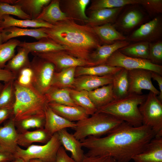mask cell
Segmentation results:
<instances>
[{"instance_id":"cell-1","label":"cell","mask_w":162,"mask_h":162,"mask_svg":"<svg viewBox=\"0 0 162 162\" xmlns=\"http://www.w3.org/2000/svg\"><path fill=\"white\" fill-rule=\"evenodd\" d=\"M154 137L148 126L135 127L123 122L105 136H90L80 141L82 147L88 150L86 156H108L119 162H129Z\"/></svg>"},{"instance_id":"cell-2","label":"cell","mask_w":162,"mask_h":162,"mask_svg":"<svg viewBox=\"0 0 162 162\" xmlns=\"http://www.w3.org/2000/svg\"><path fill=\"white\" fill-rule=\"evenodd\" d=\"M52 24L51 28H42L44 32L74 57L90 62V54L101 45L91 26L78 24L70 18Z\"/></svg>"},{"instance_id":"cell-3","label":"cell","mask_w":162,"mask_h":162,"mask_svg":"<svg viewBox=\"0 0 162 162\" xmlns=\"http://www.w3.org/2000/svg\"><path fill=\"white\" fill-rule=\"evenodd\" d=\"M15 100L12 117L18 121L34 116H45L48 103L45 94L38 90L32 84L22 86L15 80Z\"/></svg>"},{"instance_id":"cell-4","label":"cell","mask_w":162,"mask_h":162,"mask_svg":"<svg viewBox=\"0 0 162 162\" xmlns=\"http://www.w3.org/2000/svg\"><path fill=\"white\" fill-rule=\"evenodd\" d=\"M147 96L128 94L98 109L96 112L108 114L134 127H139L143 124L139 106Z\"/></svg>"},{"instance_id":"cell-5","label":"cell","mask_w":162,"mask_h":162,"mask_svg":"<svg viewBox=\"0 0 162 162\" xmlns=\"http://www.w3.org/2000/svg\"><path fill=\"white\" fill-rule=\"evenodd\" d=\"M123 122L108 114L96 112L90 117L77 122L73 134L80 141L90 136L100 137L108 134Z\"/></svg>"},{"instance_id":"cell-6","label":"cell","mask_w":162,"mask_h":162,"mask_svg":"<svg viewBox=\"0 0 162 162\" xmlns=\"http://www.w3.org/2000/svg\"><path fill=\"white\" fill-rule=\"evenodd\" d=\"M62 146L57 133L52 135L50 140L43 145L32 144L26 149L17 146L14 155L28 162L37 159L45 162H56L57 152Z\"/></svg>"},{"instance_id":"cell-7","label":"cell","mask_w":162,"mask_h":162,"mask_svg":"<svg viewBox=\"0 0 162 162\" xmlns=\"http://www.w3.org/2000/svg\"><path fill=\"white\" fill-rule=\"evenodd\" d=\"M139 109L142 124L150 128L155 137H162V102L157 95L149 91Z\"/></svg>"},{"instance_id":"cell-8","label":"cell","mask_w":162,"mask_h":162,"mask_svg":"<svg viewBox=\"0 0 162 162\" xmlns=\"http://www.w3.org/2000/svg\"><path fill=\"white\" fill-rule=\"evenodd\" d=\"M33 73L32 83L40 92L45 94L51 87L55 72L54 65L51 63L37 56L30 62Z\"/></svg>"},{"instance_id":"cell-9","label":"cell","mask_w":162,"mask_h":162,"mask_svg":"<svg viewBox=\"0 0 162 162\" xmlns=\"http://www.w3.org/2000/svg\"><path fill=\"white\" fill-rule=\"evenodd\" d=\"M104 64L119 67L130 70L138 69H145L157 73L162 76V66L152 63L147 59L137 58L126 56L118 50L115 51Z\"/></svg>"},{"instance_id":"cell-10","label":"cell","mask_w":162,"mask_h":162,"mask_svg":"<svg viewBox=\"0 0 162 162\" xmlns=\"http://www.w3.org/2000/svg\"><path fill=\"white\" fill-rule=\"evenodd\" d=\"M162 36V18L159 15L140 26L127 37L126 40L151 43L160 40Z\"/></svg>"},{"instance_id":"cell-11","label":"cell","mask_w":162,"mask_h":162,"mask_svg":"<svg viewBox=\"0 0 162 162\" xmlns=\"http://www.w3.org/2000/svg\"><path fill=\"white\" fill-rule=\"evenodd\" d=\"M32 54L52 63L56 72L71 67L94 66L90 62L74 57L64 50Z\"/></svg>"},{"instance_id":"cell-12","label":"cell","mask_w":162,"mask_h":162,"mask_svg":"<svg viewBox=\"0 0 162 162\" xmlns=\"http://www.w3.org/2000/svg\"><path fill=\"white\" fill-rule=\"evenodd\" d=\"M152 72L143 69L128 70V94L141 95L142 94V90L145 89L159 95V91L154 86L151 80Z\"/></svg>"},{"instance_id":"cell-13","label":"cell","mask_w":162,"mask_h":162,"mask_svg":"<svg viewBox=\"0 0 162 162\" xmlns=\"http://www.w3.org/2000/svg\"><path fill=\"white\" fill-rule=\"evenodd\" d=\"M138 4L130 5L122 11L113 25L124 32H128L141 24L145 20L146 16Z\"/></svg>"},{"instance_id":"cell-14","label":"cell","mask_w":162,"mask_h":162,"mask_svg":"<svg viewBox=\"0 0 162 162\" xmlns=\"http://www.w3.org/2000/svg\"><path fill=\"white\" fill-rule=\"evenodd\" d=\"M113 75L102 76L82 75L77 76L75 77L71 88L89 92L112 83Z\"/></svg>"},{"instance_id":"cell-15","label":"cell","mask_w":162,"mask_h":162,"mask_svg":"<svg viewBox=\"0 0 162 162\" xmlns=\"http://www.w3.org/2000/svg\"><path fill=\"white\" fill-rule=\"evenodd\" d=\"M124 7L91 11L88 19L85 22L86 25L93 27L114 23Z\"/></svg>"},{"instance_id":"cell-16","label":"cell","mask_w":162,"mask_h":162,"mask_svg":"<svg viewBox=\"0 0 162 162\" xmlns=\"http://www.w3.org/2000/svg\"><path fill=\"white\" fill-rule=\"evenodd\" d=\"M45 122L44 128L51 136L59 131L67 128L74 129L76 123L68 121L55 112L49 106L45 111Z\"/></svg>"},{"instance_id":"cell-17","label":"cell","mask_w":162,"mask_h":162,"mask_svg":"<svg viewBox=\"0 0 162 162\" xmlns=\"http://www.w3.org/2000/svg\"><path fill=\"white\" fill-rule=\"evenodd\" d=\"M132 160L135 162H162V137H154Z\"/></svg>"},{"instance_id":"cell-18","label":"cell","mask_w":162,"mask_h":162,"mask_svg":"<svg viewBox=\"0 0 162 162\" xmlns=\"http://www.w3.org/2000/svg\"><path fill=\"white\" fill-rule=\"evenodd\" d=\"M62 146L69 152L71 157L76 162H81L85 155L80 141L67 130L62 129L57 132Z\"/></svg>"},{"instance_id":"cell-19","label":"cell","mask_w":162,"mask_h":162,"mask_svg":"<svg viewBox=\"0 0 162 162\" xmlns=\"http://www.w3.org/2000/svg\"><path fill=\"white\" fill-rule=\"evenodd\" d=\"M130 44L127 40H124L117 41L110 44L101 45L90 54L89 61L94 66L104 64L114 52Z\"/></svg>"},{"instance_id":"cell-20","label":"cell","mask_w":162,"mask_h":162,"mask_svg":"<svg viewBox=\"0 0 162 162\" xmlns=\"http://www.w3.org/2000/svg\"><path fill=\"white\" fill-rule=\"evenodd\" d=\"M18 133L12 117L4 122L2 126H0V144L8 152L13 154L17 146Z\"/></svg>"},{"instance_id":"cell-21","label":"cell","mask_w":162,"mask_h":162,"mask_svg":"<svg viewBox=\"0 0 162 162\" xmlns=\"http://www.w3.org/2000/svg\"><path fill=\"white\" fill-rule=\"evenodd\" d=\"M1 36L2 43L14 38L21 36H28L38 40L44 38H48L42 28L28 29L14 26L1 29Z\"/></svg>"},{"instance_id":"cell-22","label":"cell","mask_w":162,"mask_h":162,"mask_svg":"<svg viewBox=\"0 0 162 162\" xmlns=\"http://www.w3.org/2000/svg\"><path fill=\"white\" fill-rule=\"evenodd\" d=\"M48 105L56 113L70 122L78 121L89 116L80 106H72L54 103Z\"/></svg>"},{"instance_id":"cell-23","label":"cell","mask_w":162,"mask_h":162,"mask_svg":"<svg viewBox=\"0 0 162 162\" xmlns=\"http://www.w3.org/2000/svg\"><path fill=\"white\" fill-rule=\"evenodd\" d=\"M92 27L101 43L110 44L117 41L126 40L127 37L116 29L113 24Z\"/></svg>"},{"instance_id":"cell-24","label":"cell","mask_w":162,"mask_h":162,"mask_svg":"<svg viewBox=\"0 0 162 162\" xmlns=\"http://www.w3.org/2000/svg\"><path fill=\"white\" fill-rule=\"evenodd\" d=\"M11 5L20 6L22 10L32 20H36L50 0H2Z\"/></svg>"},{"instance_id":"cell-25","label":"cell","mask_w":162,"mask_h":162,"mask_svg":"<svg viewBox=\"0 0 162 162\" xmlns=\"http://www.w3.org/2000/svg\"><path fill=\"white\" fill-rule=\"evenodd\" d=\"M18 46L26 49L32 54L65 51L63 46L48 38H44L32 42H20Z\"/></svg>"},{"instance_id":"cell-26","label":"cell","mask_w":162,"mask_h":162,"mask_svg":"<svg viewBox=\"0 0 162 162\" xmlns=\"http://www.w3.org/2000/svg\"><path fill=\"white\" fill-rule=\"evenodd\" d=\"M51 136L44 128L33 131L28 130L18 133L17 144L19 146L26 148L34 142L45 144Z\"/></svg>"},{"instance_id":"cell-27","label":"cell","mask_w":162,"mask_h":162,"mask_svg":"<svg viewBox=\"0 0 162 162\" xmlns=\"http://www.w3.org/2000/svg\"><path fill=\"white\" fill-rule=\"evenodd\" d=\"M90 0H68L64 1V12L70 19L83 21L88 19L85 12Z\"/></svg>"},{"instance_id":"cell-28","label":"cell","mask_w":162,"mask_h":162,"mask_svg":"<svg viewBox=\"0 0 162 162\" xmlns=\"http://www.w3.org/2000/svg\"><path fill=\"white\" fill-rule=\"evenodd\" d=\"M60 2L58 0H51L36 20L52 24L69 18L61 10Z\"/></svg>"},{"instance_id":"cell-29","label":"cell","mask_w":162,"mask_h":162,"mask_svg":"<svg viewBox=\"0 0 162 162\" xmlns=\"http://www.w3.org/2000/svg\"><path fill=\"white\" fill-rule=\"evenodd\" d=\"M89 97L97 109L116 99L112 83L88 92Z\"/></svg>"},{"instance_id":"cell-30","label":"cell","mask_w":162,"mask_h":162,"mask_svg":"<svg viewBox=\"0 0 162 162\" xmlns=\"http://www.w3.org/2000/svg\"><path fill=\"white\" fill-rule=\"evenodd\" d=\"M53 25L37 20H19L15 19L9 15H5L3 17L0 28L3 29L8 27L14 26L27 28H51Z\"/></svg>"},{"instance_id":"cell-31","label":"cell","mask_w":162,"mask_h":162,"mask_svg":"<svg viewBox=\"0 0 162 162\" xmlns=\"http://www.w3.org/2000/svg\"><path fill=\"white\" fill-rule=\"evenodd\" d=\"M18 47L17 53L7 63L4 68L12 73L16 77L22 69L30 66L29 51L24 47Z\"/></svg>"},{"instance_id":"cell-32","label":"cell","mask_w":162,"mask_h":162,"mask_svg":"<svg viewBox=\"0 0 162 162\" xmlns=\"http://www.w3.org/2000/svg\"><path fill=\"white\" fill-rule=\"evenodd\" d=\"M122 68L121 67H112L106 64L77 67L76 69L75 77L82 75L102 76L114 75Z\"/></svg>"},{"instance_id":"cell-33","label":"cell","mask_w":162,"mask_h":162,"mask_svg":"<svg viewBox=\"0 0 162 162\" xmlns=\"http://www.w3.org/2000/svg\"><path fill=\"white\" fill-rule=\"evenodd\" d=\"M76 67L66 68L54 73L51 87L60 88H71L75 79Z\"/></svg>"},{"instance_id":"cell-34","label":"cell","mask_w":162,"mask_h":162,"mask_svg":"<svg viewBox=\"0 0 162 162\" xmlns=\"http://www.w3.org/2000/svg\"><path fill=\"white\" fill-rule=\"evenodd\" d=\"M45 95L48 104L54 103L72 106H79L71 98L69 88L51 87Z\"/></svg>"},{"instance_id":"cell-35","label":"cell","mask_w":162,"mask_h":162,"mask_svg":"<svg viewBox=\"0 0 162 162\" xmlns=\"http://www.w3.org/2000/svg\"><path fill=\"white\" fill-rule=\"evenodd\" d=\"M112 84L116 99L128 95L129 88L128 70L122 68L114 75Z\"/></svg>"},{"instance_id":"cell-36","label":"cell","mask_w":162,"mask_h":162,"mask_svg":"<svg viewBox=\"0 0 162 162\" xmlns=\"http://www.w3.org/2000/svg\"><path fill=\"white\" fill-rule=\"evenodd\" d=\"M149 45L148 42H138L130 44L118 50L129 57L148 60Z\"/></svg>"},{"instance_id":"cell-37","label":"cell","mask_w":162,"mask_h":162,"mask_svg":"<svg viewBox=\"0 0 162 162\" xmlns=\"http://www.w3.org/2000/svg\"><path fill=\"white\" fill-rule=\"evenodd\" d=\"M71 98L79 106L83 109L89 115H92L97 111V109L90 99L88 92L69 88Z\"/></svg>"},{"instance_id":"cell-38","label":"cell","mask_w":162,"mask_h":162,"mask_svg":"<svg viewBox=\"0 0 162 162\" xmlns=\"http://www.w3.org/2000/svg\"><path fill=\"white\" fill-rule=\"evenodd\" d=\"M140 0H94L88 8L91 11L106 8L124 7L130 5L139 4Z\"/></svg>"},{"instance_id":"cell-39","label":"cell","mask_w":162,"mask_h":162,"mask_svg":"<svg viewBox=\"0 0 162 162\" xmlns=\"http://www.w3.org/2000/svg\"><path fill=\"white\" fill-rule=\"evenodd\" d=\"M45 116H34L18 121H15V125L18 133L31 129L44 128Z\"/></svg>"},{"instance_id":"cell-40","label":"cell","mask_w":162,"mask_h":162,"mask_svg":"<svg viewBox=\"0 0 162 162\" xmlns=\"http://www.w3.org/2000/svg\"><path fill=\"white\" fill-rule=\"evenodd\" d=\"M20 42L17 39H12L0 44V69H4L15 55V49Z\"/></svg>"},{"instance_id":"cell-41","label":"cell","mask_w":162,"mask_h":162,"mask_svg":"<svg viewBox=\"0 0 162 162\" xmlns=\"http://www.w3.org/2000/svg\"><path fill=\"white\" fill-rule=\"evenodd\" d=\"M14 81L4 82L0 91V109L13 108L15 100Z\"/></svg>"},{"instance_id":"cell-42","label":"cell","mask_w":162,"mask_h":162,"mask_svg":"<svg viewBox=\"0 0 162 162\" xmlns=\"http://www.w3.org/2000/svg\"><path fill=\"white\" fill-rule=\"evenodd\" d=\"M13 15L23 20H32L25 13L21 7L16 5H11L0 0V21L3 20L5 15Z\"/></svg>"},{"instance_id":"cell-43","label":"cell","mask_w":162,"mask_h":162,"mask_svg":"<svg viewBox=\"0 0 162 162\" xmlns=\"http://www.w3.org/2000/svg\"><path fill=\"white\" fill-rule=\"evenodd\" d=\"M148 60L154 64L161 65L162 63V41L161 39L149 43Z\"/></svg>"},{"instance_id":"cell-44","label":"cell","mask_w":162,"mask_h":162,"mask_svg":"<svg viewBox=\"0 0 162 162\" xmlns=\"http://www.w3.org/2000/svg\"><path fill=\"white\" fill-rule=\"evenodd\" d=\"M139 4L152 19L162 13V0H140Z\"/></svg>"},{"instance_id":"cell-45","label":"cell","mask_w":162,"mask_h":162,"mask_svg":"<svg viewBox=\"0 0 162 162\" xmlns=\"http://www.w3.org/2000/svg\"><path fill=\"white\" fill-rule=\"evenodd\" d=\"M81 162H119L110 156H88L85 155L84 158Z\"/></svg>"},{"instance_id":"cell-46","label":"cell","mask_w":162,"mask_h":162,"mask_svg":"<svg viewBox=\"0 0 162 162\" xmlns=\"http://www.w3.org/2000/svg\"><path fill=\"white\" fill-rule=\"evenodd\" d=\"M56 162H76L67 154L62 146L59 148L56 155Z\"/></svg>"},{"instance_id":"cell-47","label":"cell","mask_w":162,"mask_h":162,"mask_svg":"<svg viewBox=\"0 0 162 162\" xmlns=\"http://www.w3.org/2000/svg\"><path fill=\"white\" fill-rule=\"evenodd\" d=\"M16 76L11 72L4 69H0V81L4 82L15 80Z\"/></svg>"},{"instance_id":"cell-48","label":"cell","mask_w":162,"mask_h":162,"mask_svg":"<svg viewBox=\"0 0 162 162\" xmlns=\"http://www.w3.org/2000/svg\"><path fill=\"white\" fill-rule=\"evenodd\" d=\"M33 76L26 74H19L15 80L20 85L23 86H28L32 84Z\"/></svg>"},{"instance_id":"cell-49","label":"cell","mask_w":162,"mask_h":162,"mask_svg":"<svg viewBox=\"0 0 162 162\" xmlns=\"http://www.w3.org/2000/svg\"><path fill=\"white\" fill-rule=\"evenodd\" d=\"M13 108L0 109V124L4 122L12 116Z\"/></svg>"},{"instance_id":"cell-50","label":"cell","mask_w":162,"mask_h":162,"mask_svg":"<svg viewBox=\"0 0 162 162\" xmlns=\"http://www.w3.org/2000/svg\"><path fill=\"white\" fill-rule=\"evenodd\" d=\"M152 78L158 83L159 87L160 94L157 97L159 100L162 102V76L152 71Z\"/></svg>"},{"instance_id":"cell-51","label":"cell","mask_w":162,"mask_h":162,"mask_svg":"<svg viewBox=\"0 0 162 162\" xmlns=\"http://www.w3.org/2000/svg\"><path fill=\"white\" fill-rule=\"evenodd\" d=\"M15 157L14 154L8 152H0V162H11Z\"/></svg>"},{"instance_id":"cell-52","label":"cell","mask_w":162,"mask_h":162,"mask_svg":"<svg viewBox=\"0 0 162 162\" xmlns=\"http://www.w3.org/2000/svg\"><path fill=\"white\" fill-rule=\"evenodd\" d=\"M11 162H26L22 159L19 158H16Z\"/></svg>"},{"instance_id":"cell-53","label":"cell","mask_w":162,"mask_h":162,"mask_svg":"<svg viewBox=\"0 0 162 162\" xmlns=\"http://www.w3.org/2000/svg\"><path fill=\"white\" fill-rule=\"evenodd\" d=\"M28 162H45L42 161L39 159H33L30 160Z\"/></svg>"},{"instance_id":"cell-54","label":"cell","mask_w":162,"mask_h":162,"mask_svg":"<svg viewBox=\"0 0 162 162\" xmlns=\"http://www.w3.org/2000/svg\"><path fill=\"white\" fill-rule=\"evenodd\" d=\"M0 152H8L0 144Z\"/></svg>"},{"instance_id":"cell-55","label":"cell","mask_w":162,"mask_h":162,"mask_svg":"<svg viewBox=\"0 0 162 162\" xmlns=\"http://www.w3.org/2000/svg\"><path fill=\"white\" fill-rule=\"evenodd\" d=\"M1 29L0 28V44H2V42L1 38Z\"/></svg>"},{"instance_id":"cell-56","label":"cell","mask_w":162,"mask_h":162,"mask_svg":"<svg viewBox=\"0 0 162 162\" xmlns=\"http://www.w3.org/2000/svg\"><path fill=\"white\" fill-rule=\"evenodd\" d=\"M3 85L0 82V91L2 89Z\"/></svg>"},{"instance_id":"cell-57","label":"cell","mask_w":162,"mask_h":162,"mask_svg":"<svg viewBox=\"0 0 162 162\" xmlns=\"http://www.w3.org/2000/svg\"><path fill=\"white\" fill-rule=\"evenodd\" d=\"M1 22H2V21H0V26H1Z\"/></svg>"}]
</instances>
